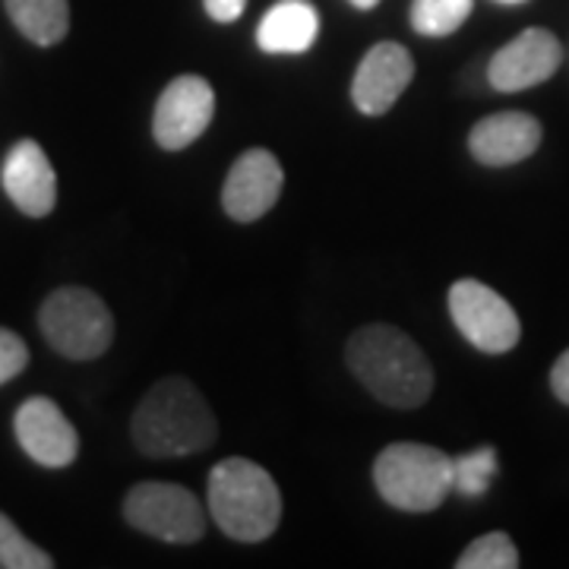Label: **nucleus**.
<instances>
[{
    "label": "nucleus",
    "mask_w": 569,
    "mask_h": 569,
    "mask_svg": "<svg viewBox=\"0 0 569 569\" xmlns=\"http://www.w3.org/2000/svg\"><path fill=\"white\" fill-rule=\"evenodd\" d=\"M348 370L389 408L425 406L433 392V367L418 342L389 323L361 326L346 346Z\"/></svg>",
    "instance_id": "obj_1"
},
{
    "label": "nucleus",
    "mask_w": 569,
    "mask_h": 569,
    "mask_svg": "<svg viewBox=\"0 0 569 569\" xmlns=\"http://www.w3.org/2000/svg\"><path fill=\"white\" fill-rule=\"evenodd\" d=\"M130 433L142 456L183 459L216 443L219 421L187 377H164L140 399Z\"/></svg>",
    "instance_id": "obj_2"
},
{
    "label": "nucleus",
    "mask_w": 569,
    "mask_h": 569,
    "mask_svg": "<svg viewBox=\"0 0 569 569\" xmlns=\"http://www.w3.org/2000/svg\"><path fill=\"white\" fill-rule=\"evenodd\" d=\"M206 503L216 526L241 545L266 541L282 519V493L276 478L241 456L224 459L209 471Z\"/></svg>",
    "instance_id": "obj_3"
},
{
    "label": "nucleus",
    "mask_w": 569,
    "mask_h": 569,
    "mask_svg": "<svg viewBox=\"0 0 569 569\" xmlns=\"http://www.w3.org/2000/svg\"><path fill=\"white\" fill-rule=\"evenodd\" d=\"M373 485L389 507L433 512L452 493V459L425 443H392L373 462Z\"/></svg>",
    "instance_id": "obj_4"
},
{
    "label": "nucleus",
    "mask_w": 569,
    "mask_h": 569,
    "mask_svg": "<svg viewBox=\"0 0 569 569\" xmlns=\"http://www.w3.org/2000/svg\"><path fill=\"white\" fill-rule=\"evenodd\" d=\"M41 336L70 361H92L114 342V317L89 288H58L39 310Z\"/></svg>",
    "instance_id": "obj_5"
},
{
    "label": "nucleus",
    "mask_w": 569,
    "mask_h": 569,
    "mask_svg": "<svg viewBox=\"0 0 569 569\" xmlns=\"http://www.w3.org/2000/svg\"><path fill=\"white\" fill-rule=\"evenodd\" d=\"M123 519L164 545H193L206 535V509L181 485L142 481L123 500Z\"/></svg>",
    "instance_id": "obj_6"
},
{
    "label": "nucleus",
    "mask_w": 569,
    "mask_h": 569,
    "mask_svg": "<svg viewBox=\"0 0 569 569\" xmlns=\"http://www.w3.org/2000/svg\"><path fill=\"white\" fill-rule=\"evenodd\" d=\"M449 317L468 342L485 355H507L522 339L519 313L503 295L478 279H459L449 288Z\"/></svg>",
    "instance_id": "obj_7"
},
{
    "label": "nucleus",
    "mask_w": 569,
    "mask_h": 569,
    "mask_svg": "<svg viewBox=\"0 0 569 569\" xmlns=\"http://www.w3.org/2000/svg\"><path fill=\"white\" fill-rule=\"evenodd\" d=\"M216 114V92L203 77L183 73L164 86L152 114V137L168 152H181L206 133Z\"/></svg>",
    "instance_id": "obj_8"
},
{
    "label": "nucleus",
    "mask_w": 569,
    "mask_h": 569,
    "mask_svg": "<svg viewBox=\"0 0 569 569\" xmlns=\"http://www.w3.org/2000/svg\"><path fill=\"white\" fill-rule=\"evenodd\" d=\"M13 430H17V443L32 462L44 468H67L77 462L80 433L67 421V415L58 408V402H51L44 396L26 399L17 408Z\"/></svg>",
    "instance_id": "obj_9"
},
{
    "label": "nucleus",
    "mask_w": 569,
    "mask_h": 569,
    "mask_svg": "<svg viewBox=\"0 0 569 569\" xmlns=\"http://www.w3.org/2000/svg\"><path fill=\"white\" fill-rule=\"evenodd\" d=\"M563 48L548 29H526L503 44L488 63V80L497 92H526L557 73Z\"/></svg>",
    "instance_id": "obj_10"
},
{
    "label": "nucleus",
    "mask_w": 569,
    "mask_h": 569,
    "mask_svg": "<svg viewBox=\"0 0 569 569\" xmlns=\"http://www.w3.org/2000/svg\"><path fill=\"white\" fill-rule=\"evenodd\" d=\"M282 164L269 149H247L238 162L231 164L222 187L224 212L234 222H257L263 219L282 197Z\"/></svg>",
    "instance_id": "obj_11"
},
{
    "label": "nucleus",
    "mask_w": 569,
    "mask_h": 569,
    "mask_svg": "<svg viewBox=\"0 0 569 569\" xmlns=\"http://www.w3.org/2000/svg\"><path fill=\"white\" fill-rule=\"evenodd\" d=\"M415 61L399 41H380L367 51L351 80V102L367 118L387 114L411 86Z\"/></svg>",
    "instance_id": "obj_12"
},
{
    "label": "nucleus",
    "mask_w": 569,
    "mask_h": 569,
    "mask_svg": "<svg viewBox=\"0 0 569 569\" xmlns=\"http://www.w3.org/2000/svg\"><path fill=\"white\" fill-rule=\"evenodd\" d=\"M0 183L10 203L29 219H44L58 203V174L36 140H20L3 159Z\"/></svg>",
    "instance_id": "obj_13"
},
{
    "label": "nucleus",
    "mask_w": 569,
    "mask_h": 569,
    "mask_svg": "<svg viewBox=\"0 0 569 569\" xmlns=\"http://www.w3.org/2000/svg\"><path fill=\"white\" fill-rule=\"evenodd\" d=\"M541 146V123L526 111H500L478 121L468 133V152L488 168L526 162Z\"/></svg>",
    "instance_id": "obj_14"
},
{
    "label": "nucleus",
    "mask_w": 569,
    "mask_h": 569,
    "mask_svg": "<svg viewBox=\"0 0 569 569\" xmlns=\"http://www.w3.org/2000/svg\"><path fill=\"white\" fill-rule=\"evenodd\" d=\"M320 36V13L310 0H279L257 26V44L266 54H305Z\"/></svg>",
    "instance_id": "obj_15"
},
{
    "label": "nucleus",
    "mask_w": 569,
    "mask_h": 569,
    "mask_svg": "<svg viewBox=\"0 0 569 569\" xmlns=\"http://www.w3.org/2000/svg\"><path fill=\"white\" fill-rule=\"evenodd\" d=\"M7 17L26 39L41 48H51L70 29V3L67 0H3Z\"/></svg>",
    "instance_id": "obj_16"
},
{
    "label": "nucleus",
    "mask_w": 569,
    "mask_h": 569,
    "mask_svg": "<svg viewBox=\"0 0 569 569\" xmlns=\"http://www.w3.org/2000/svg\"><path fill=\"white\" fill-rule=\"evenodd\" d=\"M475 0H411V29L418 36L443 39L462 29Z\"/></svg>",
    "instance_id": "obj_17"
},
{
    "label": "nucleus",
    "mask_w": 569,
    "mask_h": 569,
    "mask_svg": "<svg viewBox=\"0 0 569 569\" xmlns=\"http://www.w3.org/2000/svg\"><path fill=\"white\" fill-rule=\"evenodd\" d=\"M459 569H516L519 567V550L512 545L507 531H488L475 538L462 557L456 560Z\"/></svg>",
    "instance_id": "obj_18"
},
{
    "label": "nucleus",
    "mask_w": 569,
    "mask_h": 569,
    "mask_svg": "<svg viewBox=\"0 0 569 569\" xmlns=\"http://www.w3.org/2000/svg\"><path fill=\"white\" fill-rule=\"evenodd\" d=\"M497 452L490 447L466 452L452 459V490L462 497H485L490 481L497 478Z\"/></svg>",
    "instance_id": "obj_19"
},
{
    "label": "nucleus",
    "mask_w": 569,
    "mask_h": 569,
    "mask_svg": "<svg viewBox=\"0 0 569 569\" xmlns=\"http://www.w3.org/2000/svg\"><path fill=\"white\" fill-rule=\"evenodd\" d=\"M0 567L3 569H51L54 557L32 545L3 512H0Z\"/></svg>",
    "instance_id": "obj_20"
},
{
    "label": "nucleus",
    "mask_w": 569,
    "mask_h": 569,
    "mask_svg": "<svg viewBox=\"0 0 569 569\" xmlns=\"http://www.w3.org/2000/svg\"><path fill=\"white\" fill-rule=\"evenodd\" d=\"M29 365V348L17 332L0 326V387L10 383L13 377H20Z\"/></svg>",
    "instance_id": "obj_21"
},
{
    "label": "nucleus",
    "mask_w": 569,
    "mask_h": 569,
    "mask_svg": "<svg viewBox=\"0 0 569 569\" xmlns=\"http://www.w3.org/2000/svg\"><path fill=\"white\" fill-rule=\"evenodd\" d=\"M203 7H206V13H209V20L234 22V20H241L247 0H203Z\"/></svg>",
    "instance_id": "obj_22"
},
{
    "label": "nucleus",
    "mask_w": 569,
    "mask_h": 569,
    "mask_svg": "<svg viewBox=\"0 0 569 569\" xmlns=\"http://www.w3.org/2000/svg\"><path fill=\"white\" fill-rule=\"evenodd\" d=\"M550 389L563 406H569V348L557 358V365L550 367Z\"/></svg>",
    "instance_id": "obj_23"
},
{
    "label": "nucleus",
    "mask_w": 569,
    "mask_h": 569,
    "mask_svg": "<svg viewBox=\"0 0 569 569\" xmlns=\"http://www.w3.org/2000/svg\"><path fill=\"white\" fill-rule=\"evenodd\" d=\"M348 3H351V7H358V10H373L380 0H348Z\"/></svg>",
    "instance_id": "obj_24"
},
{
    "label": "nucleus",
    "mask_w": 569,
    "mask_h": 569,
    "mask_svg": "<svg viewBox=\"0 0 569 569\" xmlns=\"http://www.w3.org/2000/svg\"><path fill=\"white\" fill-rule=\"evenodd\" d=\"M500 3H526V0H500Z\"/></svg>",
    "instance_id": "obj_25"
}]
</instances>
